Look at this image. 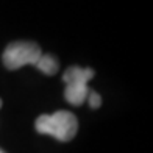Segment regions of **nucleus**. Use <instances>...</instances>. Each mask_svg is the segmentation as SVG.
<instances>
[{
  "mask_svg": "<svg viewBox=\"0 0 153 153\" xmlns=\"http://www.w3.org/2000/svg\"><path fill=\"white\" fill-rule=\"evenodd\" d=\"M34 127L41 134H48L61 142H67L72 141L78 131V120L69 111H56L53 114L39 116Z\"/></svg>",
  "mask_w": 153,
  "mask_h": 153,
  "instance_id": "nucleus-1",
  "label": "nucleus"
},
{
  "mask_svg": "<svg viewBox=\"0 0 153 153\" xmlns=\"http://www.w3.org/2000/svg\"><path fill=\"white\" fill-rule=\"evenodd\" d=\"M95 72L89 67H76L72 66L62 75V80L66 83L64 99L74 106H80L88 99V94L91 89L88 88V81L94 78Z\"/></svg>",
  "mask_w": 153,
  "mask_h": 153,
  "instance_id": "nucleus-2",
  "label": "nucleus"
},
{
  "mask_svg": "<svg viewBox=\"0 0 153 153\" xmlns=\"http://www.w3.org/2000/svg\"><path fill=\"white\" fill-rule=\"evenodd\" d=\"M41 55L42 52L38 44L28 42V41H17V42H11L6 45L2 59L6 69L16 71L25 64L34 66L41 58Z\"/></svg>",
  "mask_w": 153,
  "mask_h": 153,
  "instance_id": "nucleus-3",
  "label": "nucleus"
},
{
  "mask_svg": "<svg viewBox=\"0 0 153 153\" xmlns=\"http://www.w3.org/2000/svg\"><path fill=\"white\" fill-rule=\"evenodd\" d=\"M38 69L42 74H45V75H55L58 72V67H59V64H58V59L53 56V55H48V53H42L41 55V58L38 59V62L36 64Z\"/></svg>",
  "mask_w": 153,
  "mask_h": 153,
  "instance_id": "nucleus-4",
  "label": "nucleus"
},
{
  "mask_svg": "<svg viewBox=\"0 0 153 153\" xmlns=\"http://www.w3.org/2000/svg\"><path fill=\"white\" fill-rule=\"evenodd\" d=\"M88 100H89V106H91L92 109L100 108V105H102V97L97 94L95 91H89V94H88Z\"/></svg>",
  "mask_w": 153,
  "mask_h": 153,
  "instance_id": "nucleus-5",
  "label": "nucleus"
},
{
  "mask_svg": "<svg viewBox=\"0 0 153 153\" xmlns=\"http://www.w3.org/2000/svg\"><path fill=\"white\" fill-rule=\"evenodd\" d=\"M0 108H2V99H0Z\"/></svg>",
  "mask_w": 153,
  "mask_h": 153,
  "instance_id": "nucleus-6",
  "label": "nucleus"
},
{
  "mask_svg": "<svg viewBox=\"0 0 153 153\" xmlns=\"http://www.w3.org/2000/svg\"><path fill=\"white\" fill-rule=\"evenodd\" d=\"M0 153H5V152H3V150H2V149H0Z\"/></svg>",
  "mask_w": 153,
  "mask_h": 153,
  "instance_id": "nucleus-7",
  "label": "nucleus"
}]
</instances>
